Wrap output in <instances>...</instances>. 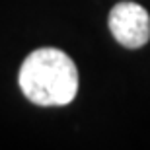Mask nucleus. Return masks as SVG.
Returning a JSON list of instances; mask_svg holds the SVG:
<instances>
[{"mask_svg":"<svg viewBox=\"0 0 150 150\" xmlns=\"http://www.w3.org/2000/svg\"><path fill=\"white\" fill-rule=\"evenodd\" d=\"M18 78L23 96L35 105H68L78 92V70L74 61L53 47L29 53Z\"/></svg>","mask_w":150,"mask_h":150,"instance_id":"nucleus-1","label":"nucleus"},{"mask_svg":"<svg viewBox=\"0 0 150 150\" xmlns=\"http://www.w3.org/2000/svg\"><path fill=\"white\" fill-rule=\"evenodd\" d=\"M109 29L123 47L139 49L150 39V16L140 4L119 2L109 12Z\"/></svg>","mask_w":150,"mask_h":150,"instance_id":"nucleus-2","label":"nucleus"}]
</instances>
